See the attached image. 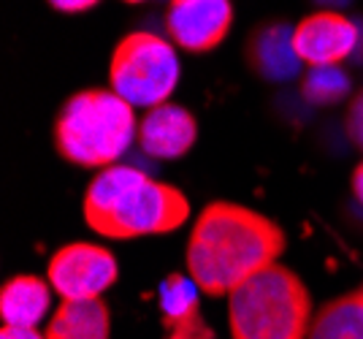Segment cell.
Listing matches in <instances>:
<instances>
[{"label":"cell","mask_w":363,"mask_h":339,"mask_svg":"<svg viewBox=\"0 0 363 339\" xmlns=\"http://www.w3.org/2000/svg\"><path fill=\"white\" fill-rule=\"evenodd\" d=\"M285 231L263 212L214 201L198 215L187 242V272L206 296H230L285 252Z\"/></svg>","instance_id":"1"},{"label":"cell","mask_w":363,"mask_h":339,"mask_svg":"<svg viewBox=\"0 0 363 339\" xmlns=\"http://www.w3.org/2000/svg\"><path fill=\"white\" fill-rule=\"evenodd\" d=\"M82 212L92 231L106 239H138L184 226L190 217V201L179 187L117 163L90 182Z\"/></svg>","instance_id":"2"},{"label":"cell","mask_w":363,"mask_h":339,"mask_svg":"<svg viewBox=\"0 0 363 339\" xmlns=\"http://www.w3.org/2000/svg\"><path fill=\"white\" fill-rule=\"evenodd\" d=\"M138 133L133 106L114 90H82L62 104L55 120V147L82 169L117 166Z\"/></svg>","instance_id":"3"},{"label":"cell","mask_w":363,"mask_h":339,"mask_svg":"<svg viewBox=\"0 0 363 339\" xmlns=\"http://www.w3.org/2000/svg\"><path fill=\"white\" fill-rule=\"evenodd\" d=\"M312 293L282 263H272L228 296L233 339H309Z\"/></svg>","instance_id":"4"},{"label":"cell","mask_w":363,"mask_h":339,"mask_svg":"<svg viewBox=\"0 0 363 339\" xmlns=\"http://www.w3.org/2000/svg\"><path fill=\"white\" fill-rule=\"evenodd\" d=\"M111 90L130 106L166 104L179 82V60L171 41L155 33H128L108 62Z\"/></svg>","instance_id":"5"},{"label":"cell","mask_w":363,"mask_h":339,"mask_svg":"<svg viewBox=\"0 0 363 339\" xmlns=\"http://www.w3.org/2000/svg\"><path fill=\"white\" fill-rule=\"evenodd\" d=\"M117 261L106 247L90 242H71L60 247L46 269L52 291L62 301H92L101 299L117 282Z\"/></svg>","instance_id":"6"},{"label":"cell","mask_w":363,"mask_h":339,"mask_svg":"<svg viewBox=\"0 0 363 339\" xmlns=\"http://www.w3.org/2000/svg\"><path fill=\"white\" fill-rule=\"evenodd\" d=\"M233 25L230 0H171L166 11L168 38L187 52H212Z\"/></svg>","instance_id":"7"},{"label":"cell","mask_w":363,"mask_h":339,"mask_svg":"<svg viewBox=\"0 0 363 339\" xmlns=\"http://www.w3.org/2000/svg\"><path fill=\"white\" fill-rule=\"evenodd\" d=\"M358 41H361L358 25L339 11H315L303 16L293 28L296 55L309 68L342 65L358 49Z\"/></svg>","instance_id":"8"},{"label":"cell","mask_w":363,"mask_h":339,"mask_svg":"<svg viewBox=\"0 0 363 339\" xmlns=\"http://www.w3.org/2000/svg\"><path fill=\"white\" fill-rule=\"evenodd\" d=\"M198 139L196 117L179 104H160L144 114L138 123L136 141L150 157L174 160L193 150Z\"/></svg>","instance_id":"9"},{"label":"cell","mask_w":363,"mask_h":339,"mask_svg":"<svg viewBox=\"0 0 363 339\" xmlns=\"http://www.w3.org/2000/svg\"><path fill=\"white\" fill-rule=\"evenodd\" d=\"M247 60L257 77L269 82H290L298 77L301 57L293 47V28L288 22L260 25L247 41Z\"/></svg>","instance_id":"10"},{"label":"cell","mask_w":363,"mask_h":339,"mask_svg":"<svg viewBox=\"0 0 363 339\" xmlns=\"http://www.w3.org/2000/svg\"><path fill=\"white\" fill-rule=\"evenodd\" d=\"M52 301V285L35 274H16L0 288V318L3 326L35 328L44 321Z\"/></svg>","instance_id":"11"},{"label":"cell","mask_w":363,"mask_h":339,"mask_svg":"<svg viewBox=\"0 0 363 339\" xmlns=\"http://www.w3.org/2000/svg\"><path fill=\"white\" fill-rule=\"evenodd\" d=\"M111 312L101 299L60 301L46 326V339H108Z\"/></svg>","instance_id":"12"},{"label":"cell","mask_w":363,"mask_h":339,"mask_svg":"<svg viewBox=\"0 0 363 339\" xmlns=\"http://www.w3.org/2000/svg\"><path fill=\"white\" fill-rule=\"evenodd\" d=\"M309 339H363V288L323 304Z\"/></svg>","instance_id":"13"},{"label":"cell","mask_w":363,"mask_h":339,"mask_svg":"<svg viewBox=\"0 0 363 339\" xmlns=\"http://www.w3.org/2000/svg\"><path fill=\"white\" fill-rule=\"evenodd\" d=\"M350 74L342 65H320L309 68L301 79V98L312 106H336L350 95Z\"/></svg>","instance_id":"14"},{"label":"cell","mask_w":363,"mask_h":339,"mask_svg":"<svg viewBox=\"0 0 363 339\" xmlns=\"http://www.w3.org/2000/svg\"><path fill=\"white\" fill-rule=\"evenodd\" d=\"M198 288L196 279L184 274H168L160 285V309H163V326H171L187 318L190 312L201 309L198 304Z\"/></svg>","instance_id":"15"},{"label":"cell","mask_w":363,"mask_h":339,"mask_svg":"<svg viewBox=\"0 0 363 339\" xmlns=\"http://www.w3.org/2000/svg\"><path fill=\"white\" fill-rule=\"evenodd\" d=\"M166 331L168 339H214V331L201 318V309L190 312L187 318H182L177 323L166 326Z\"/></svg>","instance_id":"16"},{"label":"cell","mask_w":363,"mask_h":339,"mask_svg":"<svg viewBox=\"0 0 363 339\" xmlns=\"http://www.w3.org/2000/svg\"><path fill=\"white\" fill-rule=\"evenodd\" d=\"M345 130H347V139L358 150H363V90L350 101L347 117H345Z\"/></svg>","instance_id":"17"},{"label":"cell","mask_w":363,"mask_h":339,"mask_svg":"<svg viewBox=\"0 0 363 339\" xmlns=\"http://www.w3.org/2000/svg\"><path fill=\"white\" fill-rule=\"evenodd\" d=\"M55 11H62V14H82L92 6H98L101 0H46Z\"/></svg>","instance_id":"18"},{"label":"cell","mask_w":363,"mask_h":339,"mask_svg":"<svg viewBox=\"0 0 363 339\" xmlns=\"http://www.w3.org/2000/svg\"><path fill=\"white\" fill-rule=\"evenodd\" d=\"M0 339H46V334H38V328H22V326H3Z\"/></svg>","instance_id":"19"},{"label":"cell","mask_w":363,"mask_h":339,"mask_svg":"<svg viewBox=\"0 0 363 339\" xmlns=\"http://www.w3.org/2000/svg\"><path fill=\"white\" fill-rule=\"evenodd\" d=\"M352 193L363 204V163H358L355 171H352Z\"/></svg>","instance_id":"20"},{"label":"cell","mask_w":363,"mask_h":339,"mask_svg":"<svg viewBox=\"0 0 363 339\" xmlns=\"http://www.w3.org/2000/svg\"><path fill=\"white\" fill-rule=\"evenodd\" d=\"M125 3H144V0H125Z\"/></svg>","instance_id":"21"}]
</instances>
